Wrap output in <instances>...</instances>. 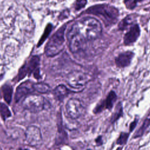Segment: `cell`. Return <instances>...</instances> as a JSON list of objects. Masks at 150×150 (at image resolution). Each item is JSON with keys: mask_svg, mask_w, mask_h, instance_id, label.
Returning <instances> with one entry per match:
<instances>
[{"mask_svg": "<svg viewBox=\"0 0 150 150\" xmlns=\"http://www.w3.org/2000/svg\"><path fill=\"white\" fill-rule=\"evenodd\" d=\"M32 86L34 90L40 94L47 93L51 91L50 87L47 84L43 82L33 83Z\"/></svg>", "mask_w": 150, "mask_h": 150, "instance_id": "cell-18", "label": "cell"}, {"mask_svg": "<svg viewBox=\"0 0 150 150\" xmlns=\"http://www.w3.org/2000/svg\"><path fill=\"white\" fill-rule=\"evenodd\" d=\"M117 99V96L116 93L114 91H111L109 92L106 98L100 103L94 109V112L95 114L100 113L104 110H111L113 105Z\"/></svg>", "mask_w": 150, "mask_h": 150, "instance_id": "cell-10", "label": "cell"}, {"mask_svg": "<svg viewBox=\"0 0 150 150\" xmlns=\"http://www.w3.org/2000/svg\"><path fill=\"white\" fill-rule=\"evenodd\" d=\"M66 29V25H63L49 39L45 48V52L47 56H55L63 50Z\"/></svg>", "mask_w": 150, "mask_h": 150, "instance_id": "cell-3", "label": "cell"}, {"mask_svg": "<svg viewBox=\"0 0 150 150\" xmlns=\"http://www.w3.org/2000/svg\"><path fill=\"white\" fill-rule=\"evenodd\" d=\"M126 7L128 9H134L136 6H137V3L138 1H126L124 2Z\"/></svg>", "mask_w": 150, "mask_h": 150, "instance_id": "cell-25", "label": "cell"}, {"mask_svg": "<svg viewBox=\"0 0 150 150\" xmlns=\"http://www.w3.org/2000/svg\"><path fill=\"white\" fill-rule=\"evenodd\" d=\"M24 108L33 112H38L49 107V103L41 95L32 94L25 97L22 101Z\"/></svg>", "mask_w": 150, "mask_h": 150, "instance_id": "cell-4", "label": "cell"}, {"mask_svg": "<svg viewBox=\"0 0 150 150\" xmlns=\"http://www.w3.org/2000/svg\"><path fill=\"white\" fill-rule=\"evenodd\" d=\"M66 110L68 115L76 119L80 117L84 112V107L81 102L77 98L69 99L66 104Z\"/></svg>", "mask_w": 150, "mask_h": 150, "instance_id": "cell-8", "label": "cell"}, {"mask_svg": "<svg viewBox=\"0 0 150 150\" xmlns=\"http://www.w3.org/2000/svg\"><path fill=\"white\" fill-rule=\"evenodd\" d=\"M57 117V134L55 138V145L60 146L65 144L68 140L67 134L64 129L62 122V118L60 113L58 114Z\"/></svg>", "mask_w": 150, "mask_h": 150, "instance_id": "cell-12", "label": "cell"}, {"mask_svg": "<svg viewBox=\"0 0 150 150\" xmlns=\"http://www.w3.org/2000/svg\"><path fill=\"white\" fill-rule=\"evenodd\" d=\"M69 46L72 53H76L81 49L86 40L78 32L74 23L71 25L67 33Z\"/></svg>", "mask_w": 150, "mask_h": 150, "instance_id": "cell-7", "label": "cell"}, {"mask_svg": "<svg viewBox=\"0 0 150 150\" xmlns=\"http://www.w3.org/2000/svg\"><path fill=\"white\" fill-rule=\"evenodd\" d=\"M134 53L131 51H127L120 53L115 59V62L117 67L124 68L128 66L134 57Z\"/></svg>", "mask_w": 150, "mask_h": 150, "instance_id": "cell-14", "label": "cell"}, {"mask_svg": "<svg viewBox=\"0 0 150 150\" xmlns=\"http://www.w3.org/2000/svg\"><path fill=\"white\" fill-rule=\"evenodd\" d=\"M13 91V88L9 84H5L2 88V94L4 99L8 104H10L12 101Z\"/></svg>", "mask_w": 150, "mask_h": 150, "instance_id": "cell-17", "label": "cell"}, {"mask_svg": "<svg viewBox=\"0 0 150 150\" xmlns=\"http://www.w3.org/2000/svg\"><path fill=\"white\" fill-rule=\"evenodd\" d=\"M96 142L97 146L101 145L103 144V139H102V137L99 136L96 139Z\"/></svg>", "mask_w": 150, "mask_h": 150, "instance_id": "cell-27", "label": "cell"}, {"mask_svg": "<svg viewBox=\"0 0 150 150\" xmlns=\"http://www.w3.org/2000/svg\"><path fill=\"white\" fill-rule=\"evenodd\" d=\"M139 26L135 23L133 25L124 36V43L125 45H130L135 43L140 35Z\"/></svg>", "mask_w": 150, "mask_h": 150, "instance_id": "cell-13", "label": "cell"}, {"mask_svg": "<svg viewBox=\"0 0 150 150\" xmlns=\"http://www.w3.org/2000/svg\"><path fill=\"white\" fill-rule=\"evenodd\" d=\"M0 115L4 121L11 116V112L8 105L3 103H0Z\"/></svg>", "mask_w": 150, "mask_h": 150, "instance_id": "cell-20", "label": "cell"}, {"mask_svg": "<svg viewBox=\"0 0 150 150\" xmlns=\"http://www.w3.org/2000/svg\"><path fill=\"white\" fill-rule=\"evenodd\" d=\"M86 13L97 16L103 21L106 26L115 23L119 17L117 8L109 4H97L87 9Z\"/></svg>", "mask_w": 150, "mask_h": 150, "instance_id": "cell-2", "label": "cell"}, {"mask_svg": "<svg viewBox=\"0 0 150 150\" xmlns=\"http://www.w3.org/2000/svg\"><path fill=\"white\" fill-rule=\"evenodd\" d=\"M122 147H121V146H120V147L117 148L116 150H122Z\"/></svg>", "mask_w": 150, "mask_h": 150, "instance_id": "cell-29", "label": "cell"}, {"mask_svg": "<svg viewBox=\"0 0 150 150\" xmlns=\"http://www.w3.org/2000/svg\"><path fill=\"white\" fill-rule=\"evenodd\" d=\"M52 28H53V26L51 23H48L47 25V26H46V28L45 29V30L43 32L42 36H41L40 39H39V40L38 42V43L37 45L38 47H39L45 41V40L47 39V38L49 36L50 33L51 32V31L52 30Z\"/></svg>", "mask_w": 150, "mask_h": 150, "instance_id": "cell-21", "label": "cell"}, {"mask_svg": "<svg viewBox=\"0 0 150 150\" xmlns=\"http://www.w3.org/2000/svg\"><path fill=\"white\" fill-rule=\"evenodd\" d=\"M123 114V110H122V106L121 103H118L117 105L116 106L115 110L114 113L112 114L111 117V122H115L119 118H120Z\"/></svg>", "mask_w": 150, "mask_h": 150, "instance_id": "cell-22", "label": "cell"}, {"mask_svg": "<svg viewBox=\"0 0 150 150\" xmlns=\"http://www.w3.org/2000/svg\"><path fill=\"white\" fill-rule=\"evenodd\" d=\"M149 126H150V118H147V119L145 120V121L142 123V125L134 133V134L133 135V138H137L142 137Z\"/></svg>", "mask_w": 150, "mask_h": 150, "instance_id": "cell-19", "label": "cell"}, {"mask_svg": "<svg viewBox=\"0 0 150 150\" xmlns=\"http://www.w3.org/2000/svg\"><path fill=\"white\" fill-rule=\"evenodd\" d=\"M87 3L86 1H77L76 2L75 5H74V8L77 11H79L81 9L83 8L86 4Z\"/></svg>", "mask_w": 150, "mask_h": 150, "instance_id": "cell-24", "label": "cell"}, {"mask_svg": "<svg viewBox=\"0 0 150 150\" xmlns=\"http://www.w3.org/2000/svg\"><path fill=\"white\" fill-rule=\"evenodd\" d=\"M18 150H30V149H28V148H19Z\"/></svg>", "mask_w": 150, "mask_h": 150, "instance_id": "cell-28", "label": "cell"}, {"mask_svg": "<svg viewBox=\"0 0 150 150\" xmlns=\"http://www.w3.org/2000/svg\"><path fill=\"white\" fill-rule=\"evenodd\" d=\"M74 24L78 32L86 41L96 39L101 34V24L96 18L85 17L79 20Z\"/></svg>", "mask_w": 150, "mask_h": 150, "instance_id": "cell-1", "label": "cell"}, {"mask_svg": "<svg viewBox=\"0 0 150 150\" xmlns=\"http://www.w3.org/2000/svg\"><path fill=\"white\" fill-rule=\"evenodd\" d=\"M129 135V133L121 132L120 134V135L117 140V144L120 145H123L126 144V143L128 141Z\"/></svg>", "mask_w": 150, "mask_h": 150, "instance_id": "cell-23", "label": "cell"}, {"mask_svg": "<svg viewBox=\"0 0 150 150\" xmlns=\"http://www.w3.org/2000/svg\"><path fill=\"white\" fill-rule=\"evenodd\" d=\"M137 15L135 14H131L127 15L122 20L120 21L118 24V28L119 29L123 30L126 29L129 25L134 24V23L136 21Z\"/></svg>", "mask_w": 150, "mask_h": 150, "instance_id": "cell-16", "label": "cell"}, {"mask_svg": "<svg viewBox=\"0 0 150 150\" xmlns=\"http://www.w3.org/2000/svg\"><path fill=\"white\" fill-rule=\"evenodd\" d=\"M39 63L40 59L38 56H32L30 59L19 69L18 74V81L25 78L27 75L30 76L32 73H33L35 78L37 79H39Z\"/></svg>", "mask_w": 150, "mask_h": 150, "instance_id": "cell-5", "label": "cell"}, {"mask_svg": "<svg viewBox=\"0 0 150 150\" xmlns=\"http://www.w3.org/2000/svg\"><path fill=\"white\" fill-rule=\"evenodd\" d=\"M91 77L86 73L75 70L69 74L67 83L71 88L74 89H82L90 81Z\"/></svg>", "mask_w": 150, "mask_h": 150, "instance_id": "cell-6", "label": "cell"}, {"mask_svg": "<svg viewBox=\"0 0 150 150\" xmlns=\"http://www.w3.org/2000/svg\"><path fill=\"white\" fill-rule=\"evenodd\" d=\"M25 135L27 144L30 146L39 145L42 141L40 130L38 127L35 125L28 127L25 131Z\"/></svg>", "mask_w": 150, "mask_h": 150, "instance_id": "cell-9", "label": "cell"}, {"mask_svg": "<svg viewBox=\"0 0 150 150\" xmlns=\"http://www.w3.org/2000/svg\"><path fill=\"white\" fill-rule=\"evenodd\" d=\"M137 122H138V119H137V118H135V120H134V121H132V122L130 124V125H129V131H130V132H132V131H133V129L135 128V127L136 125H137Z\"/></svg>", "mask_w": 150, "mask_h": 150, "instance_id": "cell-26", "label": "cell"}, {"mask_svg": "<svg viewBox=\"0 0 150 150\" xmlns=\"http://www.w3.org/2000/svg\"><path fill=\"white\" fill-rule=\"evenodd\" d=\"M32 84L33 83L27 81L22 83L17 87L15 94V100L16 102L19 101L21 98H24L29 94H32L35 91Z\"/></svg>", "mask_w": 150, "mask_h": 150, "instance_id": "cell-11", "label": "cell"}, {"mask_svg": "<svg viewBox=\"0 0 150 150\" xmlns=\"http://www.w3.org/2000/svg\"><path fill=\"white\" fill-rule=\"evenodd\" d=\"M71 92L64 85L60 84L57 86L53 90L54 97L59 101H62Z\"/></svg>", "mask_w": 150, "mask_h": 150, "instance_id": "cell-15", "label": "cell"}]
</instances>
